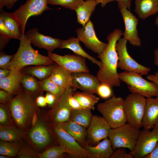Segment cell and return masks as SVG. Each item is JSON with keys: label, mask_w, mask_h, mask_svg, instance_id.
Listing matches in <instances>:
<instances>
[{"label": "cell", "mask_w": 158, "mask_h": 158, "mask_svg": "<svg viewBox=\"0 0 158 158\" xmlns=\"http://www.w3.org/2000/svg\"><path fill=\"white\" fill-rule=\"evenodd\" d=\"M123 35L122 30L119 28L109 34L107 37L108 43L106 49L97 56L102 66L98 71L96 77L101 83L106 84L111 88L120 87L121 83L117 72L118 57L115 46Z\"/></svg>", "instance_id": "obj_1"}, {"label": "cell", "mask_w": 158, "mask_h": 158, "mask_svg": "<svg viewBox=\"0 0 158 158\" xmlns=\"http://www.w3.org/2000/svg\"><path fill=\"white\" fill-rule=\"evenodd\" d=\"M20 45L17 52L11 59L9 70L21 71L30 65H50L54 62L48 56L40 54L32 47L26 34L22 35Z\"/></svg>", "instance_id": "obj_2"}, {"label": "cell", "mask_w": 158, "mask_h": 158, "mask_svg": "<svg viewBox=\"0 0 158 158\" xmlns=\"http://www.w3.org/2000/svg\"><path fill=\"white\" fill-rule=\"evenodd\" d=\"M37 106L31 94L25 90L16 95L10 103L12 117L20 127L24 128L30 122Z\"/></svg>", "instance_id": "obj_3"}, {"label": "cell", "mask_w": 158, "mask_h": 158, "mask_svg": "<svg viewBox=\"0 0 158 158\" xmlns=\"http://www.w3.org/2000/svg\"><path fill=\"white\" fill-rule=\"evenodd\" d=\"M123 101L122 97L113 95L104 102L97 104V110L111 128L120 127L127 123L123 108Z\"/></svg>", "instance_id": "obj_4"}, {"label": "cell", "mask_w": 158, "mask_h": 158, "mask_svg": "<svg viewBox=\"0 0 158 158\" xmlns=\"http://www.w3.org/2000/svg\"><path fill=\"white\" fill-rule=\"evenodd\" d=\"M121 81L126 83L129 91L140 94L146 98L158 96V85L153 82H149L136 72L124 71L118 73Z\"/></svg>", "instance_id": "obj_5"}, {"label": "cell", "mask_w": 158, "mask_h": 158, "mask_svg": "<svg viewBox=\"0 0 158 158\" xmlns=\"http://www.w3.org/2000/svg\"><path fill=\"white\" fill-rule=\"evenodd\" d=\"M141 130L128 123L115 128H111L108 138L114 150L117 149L127 148L130 152L134 149Z\"/></svg>", "instance_id": "obj_6"}, {"label": "cell", "mask_w": 158, "mask_h": 158, "mask_svg": "<svg viewBox=\"0 0 158 158\" xmlns=\"http://www.w3.org/2000/svg\"><path fill=\"white\" fill-rule=\"evenodd\" d=\"M146 98L136 93L128 95L124 99L123 108L127 123L140 129L144 116Z\"/></svg>", "instance_id": "obj_7"}, {"label": "cell", "mask_w": 158, "mask_h": 158, "mask_svg": "<svg viewBox=\"0 0 158 158\" xmlns=\"http://www.w3.org/2000/svg\"><path fill=\"white\" fill-rule=\"evenodd\" d=\"M127 42L123 37L120 38L116 44L118 57V68L124 71L136 72L142 75H147L150 71V68L140 64L130 56L127 49Z\"/></svg>", "instance_id": "obj_8"}, {"label": "cell", "mask_w": 158, "mask_h": 158, "mask_svg": "<svg viewBox=\"0 0 158 158\" xmlns=\"http://www.w3.org/2000/svg\"><path fill=\"white\" fill-rule=\"evenodd\" d=\"M48 0H27L13 12L21 25L22 35L25 34V25L29 18L41 15L44 11L51 9L48 6Z\"/></svg>", "instance_id": "obj_9"}, {"label": "cell", "mask_w": 158, "mask_h": 158, "mask_svg": "<svg viewBox=\"0 0 158 158\" xmlns=\"http://www.w3.org/2000/svg\"><path fill=\"white\" fill-rule=\"evenodd\" d=\"M54 130L60 145L63 146L66 153L74 158H90V154L87 151L59 124L55 125Z\"/></svg>", "instance_id": "obj_10"}, {"label": "cell", "mask_w": 158, "mask_h": 158, "mask_svg": "<svg viewBox=\"0 0 158 158\" xmlns=\"http://www.w3.org/2000/svg\"><path fill=\"white\" fill-rule=\"evenodd\" d=\"M47 54L53 61L71 73L89 72L86 58L82 56L76 54L61 56L50 51H48Z\"/></svg>", "instance_id": "obj_11"}, {"label": "cell", "mask_w": 158, "mask_h": 158, "mask_svg": "<svg viewBox=\"0 0 158 158\" xmlns=\"http://www.w3.org/2000/svg\"><path fill=\"white\" fill-rule=\"evenodd\" d=\"M141 130L134 150L130 152L135 158H144L150 153L158 142V125L152 130Z\"/></svg>", "instance_id": "obj_12"}, {"label": "cell", "mask_w": 158, "mask_h": 158, "mask_svg": "<svg viewBox=\"0 0 158 158\" xmlns=\"http://www.w3.org/2000/svg\"><path fill=\"white\" fill-rule=\"evenodd\" d=\"M77 38L88 49L98 55L106 49L107 43L100 41L97 37L94 25L90 20L81 28L76 29Z\"/></svg>", "instance_id": "obj_13"}, {"label": "cell", "mask_w": 158, "mask_h": 158, "mask_svg": "<svg viewBox=\"0 0 158 158\" xmlns=\"http://www.w3.org/2000/svg\"><path fill=\"white\" fill-rule=\"evenodd\" d=\"M87 144L94 146L101 140L107 138L110 126L103 117L93 115L90 123L87 128Z\"/></svg>", "instance_id": "obj_14"}, {"label": "cell", "mask_w": 158, "mask_h": 158, "mask_svg": "<svg viewBox=\"0 0 158 158\" xmlns=\"http://www.w3.org/2000/svg\"><path fill=\"white\" fill-rule=\"evenodd\" d=\"M124 23V37L133 46L140 47L141 40L138 36L137 26L138 19L129 10L123 6L118 7Z\"/></svg>", "instance_id": "obj_15"}, {"label": "cell", "mask_w": 158, "mask_h": 158, "mask_svg": "<svg viewBox=\"0 0 158 158\" xmlns=\"http://www.w3.org/2000/svg\"><path fill=\"white\" fill-rule=\"evenodd\" d=\"M26 34L31 44L48 51L52 52L55 49L59 48L62 40L44 35L40 33L39 29L36 28L30 30Z\"/></svg>", "instance_id": "obj_16"}, {"label": "cell", "mask_w": 158, "mask_h": 158, "mask_svg": "<svg viewBox=\"0 0 158 158\" xmlns=\"http://www.w3.org/2000/svg\"><path fill=\"white\" fill-rule=\"evenodd\" d=\"M72 87L66 89L53 106L52 118L56 124L64 123L70 119L71 109L68 103V98L70 93L74 90L75 88Z\"/></svg>", "instance_id": "obj_17"}, {"label": "cell", "mask_w": 158, "mask_h": 158, "mask_svg": "<svg viewBox=\"0 0 158 158\" xmlns=\"http://www.w3.org/2000/svg\"><path fill=\"white\" fill-rule=\"evenodd\" d=\"M72 86L83 92L96 93L100 82L97 77L88 73H71Z\"/></svg>", "instance_id": "obj_18"}, {"label": "cell", "mask_w": 158, "mask_h": 158, "mask_svg": "<svg viewBox=\"0 0 158 158\" xmlns=\"http://www.w3.org/2000/svg\"><path fill=\"white\" fill-rule=\"evenodd\" d=\"M24 73L21 71L10 70L8 74L0 79V88L12 95L18 94L22 90L21 82Z\"/></svg>", "instance_id": "obj_19"}, {"label": "cell", "mask_w": 158, "mask_h": 158, "mask_svg": "<svg viewBox=\"0 0 158 158\" xmlns=\"http://www.w3.org/2000/svg\"><path fill=\"white\" fill-rule=\"evenodd\" d=\"M158 125V99L146 98V102L142 122L144 129H150Z\"/></svg>", "instance_id": "obj_20"}, {"label": "cell", "mask_w": 158, "mask_h": 158, "mask_svg": "<svg viewBox=\"0 0 158 158\" xmlns=\"http://www.w3.org/2000/svg\"><path fill=\"white\" fill-rule=\"evenodd\" d=\"M84 147L89 153L90 158H110L114 151L108 137L95 146L86 144Z\"/></svg>", "instance_id": "obj_21"}, {"label": "cell", "mask_w": 158, "mask_h": 158, "mask_svg": "<svg viewBox=\"0 0 158 158\" xmlns=\"http://www.w3.org/2000/svg\"><path fill=\"white\" fill-rule=\"evenodd\" d=\"M59 124L82 147H84L87 144V128L70 119Z\"/></svg>", "instance_id": "obj_22"}, {"label": "cell", "mask_w": 158, "mask_h": 158, "mask_svg": "<svg viewBox=\"0 0 158 158\" xmlns=\"http://www.w3.org/2000/svg\"><path fill=\"white\" fill-rule=\"evenodd\" d=\"M29 136L33 142L40 147L47 146L51 141L49 131L41 121L38 122L33 127L29 132Z\"/></svg>", "instance_id": "obj_23"}, {"label": "cell", "mask_w": 158, "mask_h": 158, "mask_svg": "<svg viewBox=\"0 0 158 158\" xmlns=\"http://www.w3.org/2000/svg\"><path fill=\"white\" fill-rule=\"evenodd\" d=\"M80 41L78 38L71 37L66 40H62L59 48L68 49L72 51L75 54L80 56L87 59L92 63L96 64L101 68L102 63L95 58L87 54L80 45Z\"/></svg>", "instance_id": "obj_24"}, {"label": "cell", "mask_w": 158, "mask_h": 158, "mask_svg": "<svg viewBox=\"0 0 158 158\" xmlns=\"http://www.w3.org/2000/svg\"><path fill=\"white\" fill-rule=\"evenodd\" d=\"M135 11L145 20L158 12V0H135Z\"/></svg>", "instance_id": "obj_25"}, {"label": "cell", "mask_w": 158, "mask_h": 158, "mask_svg": "<svg viewBox=\"0 0 158 158\" xmlns=\"http://www.w3.org/2000/svg\"><path fill=\"white\" fill-rule=\"evenodd\" d=\"M49 77L55 84L65 89L72 87L71 73L58 64Z\"/></svg>", "instance_id": "obj_26"}, {"label": "cell", "mask_w": 158, "mask_h": 158, "mask_svg": "<svg viewBox=\"0 0 158 158\" xmlns=\"http://www.w3.org/2000/svg\"><path fill=\"white\" fill-rule=\"evenodd\" d=\"M97 4L96 0H85L75 11L77 22L82 26L85 25L90 20Z\"/></svg>", "instance_id": "obj_27"}, {"label": "cell", "mask_w": 158, "mask_h": 158, "mask_svg": "<svg viewBox=\"0 0 158 158\" xmlns=\"http://www.w3.org/2000/svg\"><path fill=\"white\" fill-rule=\"evenodd\" d=\"M0 16L6 27L12 34L14 38L20 40L22 36L21 25L13 13L6 12L0 9Z\"/></svg>", "instance_id": "obj_28"}, {"label": "cell", "mask_w": 158, "mask_h": 158, "mask_svg": "<svg viewBox=\"0 0 158 158\" xmlns=\"http://www.w3.org/2000/svg\"><path fill=\"white\" fill-rule=\"evenodd\" d=\"M55 65H38L24 68L23 69L24 74L35 77L40 80L49 77L54 68Z\"/></svg>", "instance_id": "obj_29"}, {"label": "cell", "mask_w": 158, "mask_h": 158, "mask_svg": "<svg viewBox=\"0 0 158 158\" xmlns=\"http://www.w3.org/2000/svg\"><path fill=\"white\" fill-rule=\"evenodd\" d=\"M92 116L91 109L83 108L79 109L71 110L70 119L87 128L90 123Z\"/></svg>", "instance_id": "obj_30"}, {"label": "cell", "mask_w": 158, "mask_h": 158, "mask_svg": "<svg viewBox=\"0 0 158 158\" xmlns=\"http://www.w3.org/2000/svg\"><path fill=\"white\" fill-rule=\"evenodd\" d=\"M73 96L84 108L92 110L100 99L93 94L85 92H76L73 93Z\"/></svg>", "instance_id": "obj_31"}, {"label": "cell", "mask_w": 158, "mask_h": 158, "mask_svg": "<svg viewBox=\"0 0 158 158\" xmlns=\"http://www.w3.org/2000/svg\"><path fill=\"white\" fill-rule=\"evenodd\" d=\"M22 132L16 127L9 126H1L0 138L7 141H17L22 136Z\"/></svg>", "instance_id": "obj_32"}, {"label": "cell", "mask_w": 158, "mask_h": 158, "mask_svg": "<svg viewBox=\"0 0 158 158\" xmlns=\"http://www.w3.org/2000/svg\"><path fill=\"white\" fill-rule=\"evenodd\" d=\"M39 82L40 90L46 91L53 94L56 97V101L63 94L66 90L55 84L50 79L49 77L40 80Z\"/></svg>", "instance_id": "obj_33"}, {"label": "cell", "mask_w": 158, "mask_h": 158, "mask_svg": "<svg viewBox=\"0 0 158 158\" xmlns=\"http://www.w3.org/2000/svg\"><path fill=\"white\" fill-rule=\"evenodd\" d=\"M21 145L17 141H7L1 140L0 142V154L9 157H14L17 155Z\"/></svg>", "instance_id": "obj_34"}, {"label": "cell", "mask_w": 158, "mask_h": 158, "mask_svg": "<svg viewBox=\"0 0 158 158\" xmlns=\"http://www.w3.org/2000/svg\"><path fill=\"white\" fill-rule=\"evenodd\" d=\"M21 85L25 90L31 94L40 90L39 81L34 76L30 75L24 74Z\"/></svg>", "instance_id": "obj_35"}, {"label": "cell", "mask_w": 158, "mask_h": 158, "mask_svg": "<svg viewBox=\"0 0 158 158\" xmlns=\"http://www.w3.org/2000/svg\"><path fill=\"white\" fill-rule=\"evenodd\" d=\"M84 2L83 0H48V4L59 5L73 11L76 9Z\"/></svg>", "instance_id": "obj_36"}, {"label": "cell", "mask_w": 158, "mask_h": 158, "mask_svg": "<svg viewBox=\"0 0 158 158\" xmlns=\"http://www.w3.org/2000/svg\"><path fill=\"white\" fill-rule=\"evenodd\" d=\"M65 152L63 146L60 145L49 148L39 154V157L40 158H57L61 157Z\"/></svg>", "instance_id": "obj_37"}, {"label": "cell", "mask_w": 158, "mask_h": 158, "mask_svg": "<svg viewBox=\"0 0 158 158\" xmlns=\"http://www.w3.org/2000/svg\"><path fill=\"white\" fill-rule=\"evenodd\" d=\"M111 88L106 84L100 83L97 89L96 93L102 99H108L113 95Z\"/></svg>", "instance_id": "obj_38"}, {"label": "cell", "mask_w": 158, "mask_h": 158, "mask_svg": "<svg viewBox=\"0 0 158 158\" xmlns=\"http://www.w3.org/2000/svg\"><path fill=\"white\" fill-rule=\"evenodd\" d=\"M18 157L19 158H34L37 157V154L30 147L24 146L21 147L18 152Z\"/></svg>", "instance_id": "obj_39"}, {"label": "cell", "mask_w": 158, "mask_h": 158, "mask_svg": "<svg viewBox=\"0 0 158 158\" xmlns=\"http://www.w3.org/2000/svg\"><path fill=\"white\" fill-rule=\"evenodd\" d=\"M14 55V54L7 55L3 51H1L0 54V68L9 70L10 63Z\"/></svg>", "instance_id": "obj_40"}, {"label": "cell", "mask_w": 158, "mask_h": 158, "mask_svg": "<svg viewBox=\"0 0 158 158\" xmlns=\"http://www.w3.org/2000/svg\"><path fill=\"white\" fill-rule=\"evenodd\" d=\"M110 158H134L130 153H128L124 148H119L114 150Z\"/></svg>", "instance_id": "obj_41"}, {"label": "cell", "mask_w": 158, "mask_h": 158, "mask_svg": "<svg viewBox=\"0 0 158 158\" xmlns=\"http://www.w3.org/2000/svg\"><path fill=\"white\" fill-rule=\"evenodd\" d=\"M0 36L3 38L9 39L14 38L13 37L9 30L6 27L2 18L0 16Z\"/></svg>", "instance_id": "obj_42"}, {"label": "cell", "mask_w": 158, "mask_h": 158, "mask_svg": "<svg viewBox=\"0 0 158 158\" xmlns=\"http://www.w3.org/2000/svg\"><path fill=\"white\" fill-rule=\"evenodd\" d=\"M73 91H72L70 93L68 98V103L71 110L79 109L84 108L73 96Z\"/></svg>", "instance_id": "obj_43"}, {"label": "cell", "mask_w": 158, "mask_h": 158, "mask_svg": "<svg viewBox=\"0 0 158 158\" xmlns=\"http://www.w3.org/2000/svg\"><path fill=\"white\" fill-rule=\"evenodd\" d=\"M8 117L6 107L1 104L0 107V123L1 126H5L8 123Z\"/></svg>", "instance_id": "obj_44"}, {"label": "cell", "mask_w": 158, "mask_h": 158, "mask_svg": "<svg viewBox=\"0 0 158 158\" xmlns=\"http://www.w3.org/2000/svg\"><path fill=\"white\" fill-rule=\"evenodd\" d=\"M12 95L2 89L0 90V102L3 104L10 103L13 98Z\"/></svg>", "instance_id": "obj_45"}, {"label": "cell", "mask_w": 158, "mask_h": 158, "mask_svg": "<svg viewBox=\"0 0 158 158\" xmlns=\"http://www.w3.org/2000/svg\"><path fill=\"white\" fill-rule=\"evenodd\" d=\"M17 0H0V9H2L4 7L9 9H11Z\"/></svg>", "instance_id": "obj_46"}, {"label": "cell", "mask_w": 158, "mask_h": 158, "mask_svg": "<svg viewBox=\"0 0 158 158\" xmlns=\"http://www.w3.org/2000/svg\"><path fill=\"white\" fill-rule=\"evenodd\" d=\"M45 98L47 104L50 106H54L56 100V97L54 95L47 92Z\"/></svg>", "instance_id": "obj_47"}, {"label": "cell", "mask_w": 158, "mask_h": 158, "mask_svg": "<svg viewBox=\"0 0 158 158\" xmlns=\"http://www.w3.org/2000/svg\"><path fill=\"white\" fill-rule=\"evenodd\" d=\"M144 158H158V142L152 151Z\"/></svg>", "instance_id": "obj_48"}, {"label": "cell", "mask_w": 158, "mask_h": 158, "mask_svg": "<svg viewBox=\"0 0 158 158\" xmlns=\"http://www.w3.org/2000/svg\"><path fill=\"white\" fill-rule=\"evenodd\" d=\"M132 0H118V6H123L130 10L131 6Z\"/></svg>", "instance_id": "obj_49"}, {"label": "cell", "mask_w": 158, "mask_h": 158, "mask_svg": "<svg viewBox=\"0 0 158 158\" xmlns=\"http://www.w3.org/2000/svg\"><path fill=\"white\" fill-rule=\"evenodd\" d=\"M36 102L37 106L41 107H44L47 104L45 97L42 96H39L37 98Z\"/></svg>", "instance_id": "obj_50"}, {"label": "cell", "mask_w": 158, "mask_h": 158, "mask_svg": "<svg viewBox=\"0 0 158 158\" xmlns=\"http://www.w3.org/2000/svg\"><path fill=\"white\" fill-rule=\"evenodd\" d=\"M147 78L151 81L154 82L158 85V71L155 73V75H148L147 76ZM156 98L158 99V96Z\"/></svg>", "instance_id": "obj_51"}, {"label": "cell", "mask_w": 158, "mask_h": 158, "mask_svg": "<svg viewBox=\"0 0 158 158\" xmlns=\"http://www.w3.org/2000/svg\"><path fill=\"white\" fill-rule=\"evenodd\" d=\"M10 40L11 39L5 38L1 37H0V51L4 49Z\"/></svg>", "instance_id": "obj_52"}, {"label": "cell", "mask_w": 158, "mask_h": 158, "mask_svg": "<svg viewBox=\"0 0 158 158\" xmlns=\"http://www.w3.org/2000/svg\"><path fill=\"white\" fill-rule=\"evenodd\" d=\"M10 70L0 68V79L7 76L9 73Z\"/></svg>", "instance_id": "obj_53"}, {"label": "cell", "mask_w": 158, "mask_h": 158, "mask_svg": "<svg viewBox=\"0 0 158 158\" xmlns=\"http://www.w3.org/2000/svg\"><path fill=\"white\" fill-rule=\"evenodd\" d=\"M118 0H96L98 4H100L102 7L105 6L108 3L114 1H117Z\"/></svg>", "instance_id": "obj_54"}, {"label": "cell", "mask_w": 158, "mask_h": 158, "mask_svg": "<svg viewBox=\"0 0 158 158\" xmlns=\"http://www.w3.org/2000/svg\"><path fill=\"white\" fill-rule=\"evenodd\" d=\"M154 63L158 67V48L156 49L154 51Z\"/></svg>", "instance_id": "obj_55"}, {"label": "cell", "mask_w": 158, "mask_h": 158, "mask_svg": "<svg viewBox=\"0 0 158 158\" xmlns=\"http://www.w3.org/2000/svg\"><path fill=\"white\" fill-rule=\"evenodd\" d=\"M37 120V116L36 113L35 112L34 114L32 119V126L36 124Z\"/></svg>", "instance_id": "obj_56"}, {"label": "cell", "mask_w": 158, "mask_h": 158, "mask_svg": "<svg viewBox=\"0 0 158 158\" xmlns=\"http://www.w3.org/2000/svg\"><path fill=\"white\" fill-rule=\"evenodd\" d=\"M8 156L4 155L1 154L0 156V158H8Z\"/></svg>", "instance_id": "obj_57"}, {"label": "cell", "mask_w": 158, "mask_h": 158, "mask_svg": "<svg viewBox=\"0 0 158 158\" xmlns=\"http://www.w3.org/2000/svg\"><path fill=\"white\" fill-rule=\"evenodd\" d=\"M155 23L156 25L158 26V16H157V17L155 21Z\"/></svg>", "instance_id": "obj_58"}, {"label": "cell", "mask_w": 158, "mask_h": 158, "mask_svg": "<svg viewBox=\"0 0 158 158\" xmlns=\"http://www.w3.org/2000/svg\"></svg>", "instance_id": "obj_59"}]
</instances>
